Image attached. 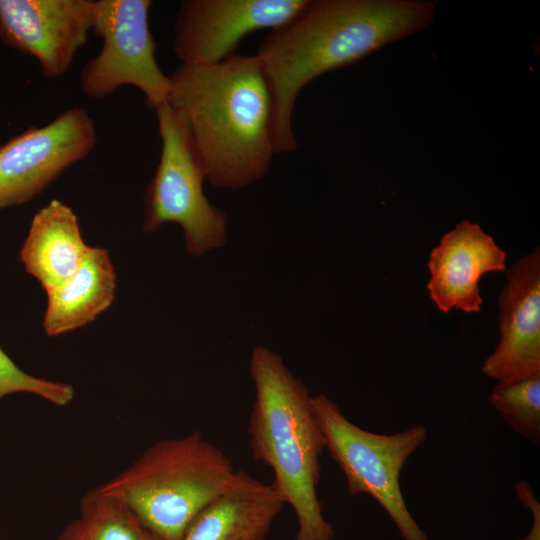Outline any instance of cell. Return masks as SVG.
<instances>
[{
	"instance_id": "277c9868",
	"label": "cell",
	"mask_w": 540,
	"mask_h": 540,
	"mask_svg": "<svg viewBox=\"0 0 540 540\" xmlns=\"http://www.w3.org/2000/svg\"><path fill=\"white\" fill-rule=\"evenodd\" d=\"M236 472L222 450L194 431L157 441L97 490L124 502L164 540H181Z\"/></svg>"
},
{
	"instance_id": "52a82bcc",
	"label": "cell",
	"mask_w": 540,
	"mask_h": 540,
	"mask_svg": "<svg viewBox=\"0 0 540 540\" xmlns=\"http://www.w3.org/2000/svg\"><path fill=\"white\" fill-rule=\"evenodd\" d=\"M150 0H95L92 30L100 52L80 72L83 93L103 99L122 86H134L150 109L167 102L170 79L160 69L150 31Z\"/></svg>"
},
{
	"instance_id": "8992f818",
	"label": "cell",
	"mask_w": 540,
	"mask_h": 540,
	"mask_svg": "<svg viewBox=\"0 0 540 540\" xmlns=\"http://www.w3.org/2000/svg\"><path fill=\"white\" fill-rule=\"evenodd\" d=\"M161 138L159 163L144 196L142 229L178 224L186 250L202 256L226 243V214L203 192L206 173L183 118L168 104L154 110Z\"/></svg>"
},
{
	"instance_id": "7a4b0ae2",
	"label": "cell",
	"mask_w": 540,
	"mask_h": 540,
	"mask_svg": "<svg viewBox=\"0 0 540 540\" xmlns=\"http://www.w3.org/2000/svg\"><path fill=\"white\" fill-rule=\"evenodd\" d=\"M167 102L184 120L206 180L240 189L261 179L273 156L271 91L258 58L237 53L211 64H180Z\"/></svg>"
},
{
	"instance_id": "9c48e42d",
	"label": "cell",
	"mask_w": 540,
	"mask_h": 540,
	"mask_svg": "<svg viewBox=\"0 0 540 540\" xmlns=\"http://www.w3.org/2000/svg\"><path fill=\"white\" fill-rule=\"evenodd\" d=\"M307 0H184L174 23L172 47L182 64H211L235 54L248 34L273 30Z\"/></svg>"
},
{
	"instance_id": "6da1fadb",
	"label": "cell",
	"mask_w": 540,
	"mask_h": 540,
	"mask_svg": "<svg viewBox=\"0 0 540 540\" xmlns=\"http://www.w3.org/2000/svg\"><path fill=\"white\" fill-rule=\"evenodd\" d=\"M434 15L435 4L422 0H307L271 30L255 56L271 91L276 152L297 148L292 116L302 88L424 29Z\"/></svg>"
},
{
	"instance_id": "2e32d148",
	"label": "cell",
	"mask_w": 540,
	"mask_h": 540,
	"mask_svg": "<svg viewBox=\"0 0 540 540\" xmlns=\"http://www.w3.org/2000/svg\"><path fill=\"white\" fill-rule=\"evenodd\" d=\"M92 540H164L124 502L95 489L80 501V517Z\"/></svg>"
},
{
	"instance_id": "5bb4252c",
	"label": "cell",
	"mask_w": 540,
	"mask_h": 540,
	"mask_svg": "<svg viewBox=\"0 0 540 540\" xmlns=\"http://www.w3.org/2000/svg\"><path fill=\"white\" fill-rule=\"evenodd\" d=\"M89 247L75 212L53 199L33 216L19 258L25 271L47 292L77 271Z\"/></svg>"
},
{
	"instance_id": "ffe728a7",
	"label": "cell",
	"mask_w": 540,
	"mask_h": 540,
	"mask_svg": "<svg viewBox=\"0 0 540 540\" xmlns=\"http://www.w3.org/2000/svg\"><path fill=\"white\" fill-rule=\"evenodd\" d=\"M54 540H92V538L78 518L69 523Z\"/></svg>"
},
{
	"instance_id": "3957f363",
	"label": "cell",
	"mask_w": 540,
	"mask_h": 540,
	"mask_svg": "<svg viewBox=\"0 0 540 540\" xmlns=\"http://www.w3.org/2000/svg\"><path fill=\"white\" fill-rule=\"evenodd\" d=\"M249 371L255 388L247 427L252 456L272 469L274 489L292 507L298 525L294 540H333L317 491L326 445L311 395L264 346L252 350Z\"/></svg>"
},
{
	"instance_id": "9a60e30c",
	"label": "cell",
	"mask_w": 540,
	"mask_h": 540,
	"mask_svg": "<svg viewBox=\"0 0 540 540\" xmlns=\"http://www.w3.org/2000/svg\"><path fill=\"white\" fill-rule=\"evenodd\" d=\"M117 273L110 253L90 246L77 271L49 290L43 316L46 335L55 337L93 322L114 302Z\"/></svg>"
},
{
	"instance_id": "d6986e66",
	"label": "cell",
	"mask_w": 540,
	"mask_h": 540,
	"mask_svg": "<svg viewBox=\"0 0 540 540\" xmlns=\"http://www.w3.org/2000/svg\"><path fill=\"white\" fill-rule=\"evenodd\" d=\"M514 491L519 501L531 510L533 516L531 531L527 537L521 540H540V503L536 499L534 491L525 481H518L514 485Z\"/></svg>"
},
{
	"instance_id": "ba28073f",
	"label": "cell",
	"mask_w": 540,
	"mask_h": 540,
	"mask_svg": "<svg viewBox=\"0 0 540 540\" xmlns=\"http://www.w3.org/2000/svg\"><path fill=\"white\" fill-rule=\"evenodd\" d=\"M96 142L94 121L83 107L67 109L50 123L9 139L0 146V210L41 194Z\"/></svg>"
},
{
	"instance_id": "30bf717a",
	"label": "cell",
	"mask_w": 540,
	"mask_h": 540,
	"mask_svg": "<svg viewBox=\"0 0 540 540\" xmlns=\"http://www.w3.org/2000/svg\"><path fill=\"white\" fill-rule=\"evenodd\" d=\"M95 0H0V40L62 77L92 30Z\"/></svg>"
},
{
	"instance_id": "8fae6325",
	"label": "cell",
	"mask_w": 540,
	"mask_h": 540,
	"mask_svg": "<svg viewBox=\"0 0 540 540\" xmlns=\"http://www.w3.org/2000/svg\"><path fill=\"white\" fill-rule=\"evenodd\" d=\"M499 309V342L482 363L481 371L497 383L540 374L539 248L506 271Z\"/></svg>"
},
{
	"instance_id": "4fadbf2b",
	"label": "cell",
	"mask_w": 540,
	"mask_h": 540,
	"mask_svg": "<svg viewBox=\"0 0 540 540\" xmlns=\"http://www.w3.org/2000/svg\"><path fill=\"white\" fill-rule=\"evenodd\" d=\"M284 504L272 484L237 470L230 487L193 519L181 540H265Z\"/></svg>"
},
{
	"instance_id": "7c38bea8",
	"label": "cell",
	"mask_w": 540,
	"mask_h": 540,
	"mask_svg": "<svg viewBox=\"0 0 540 540\" xmlns=\"http://www.w3.org/2000/svg\"><path fill=\"white\" fill-rule=\"evenodd\" d=\"M506 252L477 223L463 220L445 233L428 260L431 300L443 313L481 311L479 281L485 273L506 271Z\"/></svg>"
},
{
	"instance_id": "ac0fdd59",
	"label": "cell",
	"mask_w": 540,
	"mask_h": 540,
	"mask_svg": "<svg viewBox=\"0 0 540 540\" xmlns=\"http://www.w3.org/2000/svg\"><path fill=\"white\" fill-rule=\"evenodd\" d=\"M30 393L59 407L75 396L72 385L33 376L23 371L0 346V400L10 394Z\"/></svg>"
},
{
	"instance_id": "5b68a950",
	"label": "cell",
	"mask_w": 540,
	"mask_h": 540,
	"mask_svg": "<svg viewBox=\"0 0 540 540\" xmlns=\"http://www.w3.org/2000/svg\"><path fill=\"white\" fill-rule=\"evenodd\" d=\"M325 445L346 478L348 492L367 494L388 513L404 540H429L410 514L400 476L408 458L427 440L425 426L415 424L393 434L367 431L323 394L311 396Z\"/></svg>"
},
{
	"instance_id": "e0dca14e",
	"label": "cell",
	"mask_w": 540,
	"mask_h": 540,
	"mask_svg": "<svg viewBox=\"0 0 540 540\" xmlns=\"http://www.w3.org/2000/svg\"><path fill=\"white\" fill-rule=\"evenodd\" d=\"M489 402L514 431L539 448L540 374L509 383H496Z\"/></svg>"
}]
</instances>
